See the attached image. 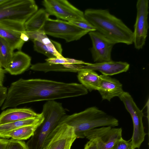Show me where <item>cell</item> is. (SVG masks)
Here are the masks:
<instances>
[{
  "mask_svg": "<svg viewBox=\"0 0 149 149\" xmlns=\"http://www.w3.org/2000/svg\"><path fill=\"white\" fill-rule=\"evenodd\" d=\"M42 30L46 35L70 42L79 40L89 31L82 29L69 22L49 18Z\"/></svg>",
  "mask_w": 149,
  "mask_h": 149,
  "instance_id": "8992f818",
  "label": "cell"
},
{
  "mask_svg": "<svg viewBox=\"0 0 149 149\" xmlns=\"http://www.w3.org/2000/svg\"><path fill=\"white\" fill-rule=\"evenodd\" d=\"M49 16L44 9L41 8L38 10L25 23L24 25L26 31L42 30Z\"/></svg>",
  "mask_w": 149,
  "mask_h": 149,
  "instance_id": "ffe728a7",
  "label": "cell"
},
{
  "mask_svg": "<svg viewBox=\"0 0 149 149\" xmlns=\"http://www.w3.org/2000/svg\"><path fill=\"white\" fill-rule=\"evenodd\" d=\"M118 97L123 102L125 109L131 116L140 110L129 93L123 91Z\"/></svg>",
  "mask_w": 149,
  "mask_h": 149,
  "instance_id": "4316f807",
  "label": "cell"
},
{
  "mask_svg": "<svg viewBox=\"0 0 149 149\" xmlns=\"http://www.w3.org/2000/svg\"><path fill=\"white\" fill-rule=\"evenodd\" d=\"M0 36L7 42L13 50L20 51L25 42L20 38V36L11 31L0 27Z\"/></svg>",
  "mask_w": 149,
  "mask_h": 149,
  "instance_id": "603a6c76",
  "label": "cell"
},
{
  "mask_svg": "<svg viewBox=\"0 0 149 149\" xmlns=\"http://www.w3.org/2000/svg\"><path fill=\"white\" fill-rule=\"evenodd\" d=\"M46 62L55 64H77L85 65L86 62L82 61L77 60L73 58H47Z\"/></svg>",
  "mask_w": 149,
  "mask_h": 149,
  "instance_id": "83f0119b",
  "label": "cell"
},
{
  "mask_svg": "<svg viewBox=\"0 0 149 149\" xmlns=\"http://www.w3.org/2000/svg\"><path fill=\"white\" fill-rule=\"evenodd\" d=\"M6 149H29L25 142L13 139L8 140Z\"/></svg>",
  "mask_w": 149,
  "mask_h": 149,
  "instance_id": "f546056e",
  "label": "cell"
},
{
  "mask_svg": "<svg viewBox=\"0 0 149 149\" xmlns=\"http://www.w3.org/2000/svg\"><path fill=\"white\" fill-rule=\"evenodd\" d=\"M38 126H29L21 127L7 133L2 138L8 139L11 138L18 140H26L31 137Z\"/></svg>",
  "mask_w": 149,
  "mask_h": 149,
  "instance_id": "7402d4cb",
  "label": "cell"
},
{
  "mask_svg": "<svg viewBox=\"0 0 149 149\" xmlns=\"http://www.w3.org/2000/svg\"><path fill=\"white\" fill-rule=\"evenodd\" d=\"M131 139L126 141L122 138L117 140L110 149H135Z\"/></svg>",
  "mask_w": 149,
  "mask_h": 149,
  "instance_id": "f1b7e54d",
  "label": "cell"
},
{
  "mask_svg": "<svg viewBox=\"0 0 149 149\" xmlns=\"http://www.w3.org/2000/svg\"><path fill=\"white\" fill-rule=\"evenodd\" d=\"M6 71L4 69H0V87L3 86V83L5 77V73Z\"/></svg>",
  "mask_w": 149,
  "mask_h": 149,
  "instance_id": "e575fe53",
  "label": "cell"
},
{
  "mask_svg": "<svg viewBox=\"0 0 149 149\" xmlns=\"http://www.w3.org/2000/svg\"><path fill=\"white\" fill-rule=\"evenodd\" d=\"M41 115V113H37L29 108L8 109L3 111L0 114V125L38 117Z\"/></svg>",
  "mask_w": 149,
  "mask_h": 149,
  "instance_id": "5bb4252c",
  "label": "cell"
},
{
  "mask_svg": "<svg viewBox=\"0 0 149 149\" xmlns=\"http://www.w3.org/2000/svg\"><path fill=\"white\" fill-rule=\"evenodd\" d=\"M69 22L82 29L89 32L96 31L95 27L88 21H72Z\"/></svg>",
  "mask_w": 149,
  "mask_h": 149,
  "instance_id": "4dcf8cb0",
  "label": "cell"
},
{
  "mask_svg": "<svg viewBox=\"0 0 149 149\" xmlns=\"http://www.w3.org/2000/svg\"><path fill=\"white\" fill-rule=\"evenodd\" d=\"M31 57L26 54L19 51L14 52L12 57L4 69L6 72L13 75L22 74L31 65Z\"/></svg>",
  "mask_w": 149,
  "mask_h": 149,
  "instance_id": "9a60e30c",
  "label": "cell"
},
{
  "mask_svg": "<svg viewBox=\"0 0 149 149\" xmlns=\"http://www.w3.org/2000/svg\"><path fill=\"white\" fill-rule=\"evenodd\" d=\"M34 50L41 53L48 58L62 57V49L60 43L56 42L51 45H44L36 40H33Z\"/></svg>",
  "mask_w": 149,
  "mask_h": 149,
  "instance_id": "44dd1931",
  "label": "cell"
},
{
  "mask_svg": "<svg viewBox=\"0 0 149 149\" xmlns=\"http://www.w3.org/2000/svg\"><path fill=\"white\" fill-rule=\"evenodd\" d=\"M8 139L0 138V149H6Z\"/></svg>",
  "mask_w": 149,
  "mask_h": 149,
  "instance_id": "836d02e7",
  "label": "cell"
},
{
  "mask_svg": "<svg viewBox=\"0 0 149 149\" xmlns=\"http://www.w3.org/2000/svg\"><path fill=\"white\" fill-rule=\"evenodd\" d=\"M122 129L110 126L96 128L84 134L85 137L94 141L98 149H110L115 142L122 138Z\"/></svg>",
  "mask_w": 149,
  "mask_h": 149,
  "instance_id": "30bf717a",
  "label": "cell"
},
{
  "mask_svg": "<svg viewBox=\"0 0 149 149\" xmlns=\"http://www.w3.org/2000/svg\"><path fill=\"white\" fill-rule=\"evenodd\" d=\"M88 33L92 42L90 51L93 61L99 63L111 61V53L115 44L96 31Z\"/></svg>",
  "mask_w": 149,
  "mask_h": 149,
  "instance_id": "8fae6325",
  "label": "cell"
},
{
  "mask_svg": "<svg viewBox=\"0 0 149 149\" xmlns=\"http://www.w3.org/2000/svg\"><path fill=\"white\" fill-rule=\"evenodd\" d=\"M7 91V88L3 86L0 87V107L2 106L6 98Z\"/></svg>",
  "mask_w": 149,
  "mask_h": 149,
  "instance_id": "1f68e13d",
  "label": "cell"
},
{
  "mask_svg": "<svg viewBox=\"0 0 149 149\" xmlns=\"http://www.w3.org/2000/svg\"><path fill=\"white\" fill-rule=\"evenodd\" d=\"M37 117L16 121L0 125V138L7 133L19 127L29 126H38L43 121L44 117L42 113Z\"/></svg>",
  "mask_w": 149,
  "mask_h": 149,
  "instance_id": "d6986e66",
  "label": "cell"
},
{
  "mask_svg": "<svg viewBox=\"0 0 149 149\" xmlns=\"http://www.w3.org/2000/svg\"><path fill=\"white\" fill-rule=\"evenodd\" d=\"M24 33L31 40H36L45 45H52L55 42V41L50 39L42 30L35 31H25Z\"/></svg>",
  "mask_w": 149,
  "mask_h": 149,
  "instance_id": "484cf974",
  "label": "cell"
},
{
  "mask_svg": "<svg viewBox=\"0 0 149 149\" xmlns=\"http://www.w3.org/2000/svg\"><path fill=\"white\" fill-rule=\"evenodd\" d=\"M42 4L49 15L68 22L87 21L84 13L66 0H44Z\"/></svg>",
  "mask_w": 149,
  "mask_h": 149,
  "instance_id": "52a82bcc",
  "label": "cell"
},
{
  "mask_svg": "<svg viewBox=\"0 0 149 149\" xmlns=\"http://www.w3.org/2000/svg\"><path fill=\"white\" fill-rule=\"evenodd\" d=\"M86 20L97 31L115 44L133 43V31L107 9L88 8L84 13Z\"/></svg>",
  "mask_w": 149,
  "mask_h": 149,
  "instance_id": "7a4b0ae2",
  "label": "cell"
},
{
  "mask_svg": "<svg viewBox=\"0 0 149 149\" xmlns=\"http://www.w3.org/2000/svg\"><path fill=\"white\" fill-rule=\"evenodd\" d=\"M24 23L16 21L4 20L0 21V27L13 31L20 35L25 31Z\"/></svg>",
  "mask_w": 149,
  "mask_h": 149,
  "instance_id": "d4e9b609",
  "label": "cell"
},
{
  "mask_svg": "<svg viewBox=\"0 0 149 149\" xmlns=\"http://www.w3.org/2000/svg\"><path fill=\"white\" fill-rule=\"evenodd\" d=\"M77 138L72 127L58 123L46 138L42 149H70Z\"/></svg>",
  "mask_w": 149,
  "mask_h": 149,
  "instance_id": "ba28073f",
  "label": "cell"
},
{
  "mask_svg": "<svg viewBox=\"0 0 149 149\" xmlns=\"http://www.w3.org/2000/svg\"><path fill=\"white\" fill-rule=\"evenodd\" d=\"M88 93V90L81 84L21 78L11 84L1 109L31 102L77 97Z\"/></svg>",
  "mask_w": 149,
  "mask_h": 149,
  "instance_id": "6da1fadb",
  "label": "cell"
},
{
  "mask_svg": "<svg viewBox=\"0 0 149 149\" xmlns=\"http://www.w3.org/2000/svg\"><path fill=\"white\" fill-rule=\"evenodd\" d=\"M136 16L133 32V43L138 50L143 48L147 36L149 1L138 0L136 3Z\"/></svg>",
  "mask_w": 149,
  "mask_h": 149,
  "instance_id": "9c48e42d",
  "label": "cell"
},
{
  "mask_svg": "<svg viewBox=\"0 0 149 149\" xmlns=\"http://www.w3.org/2000/svg\"><path fill=\"white\" fill-rule=\"evenodd\" d=\"M38 10L33 0H6L0 4V21L9 20L24 24Z\"/></svg>",
  "mask_w": 149,
  "mask_h": 149,
  "instance_id": "5b68a950",
  "label": "cell"
},
{
  "mask_svg": "<svg viewBox=\"0 0 149 149\" xmlns=\"http://www.w3.org/2000/svg\"><path fill=\"white\" fill-rule=\"evenodd\" d=\"M84 149H98V148L94 141L89 140L85 145Z\"/></svg>",
  "mask_w": 149,
  "mask_h": 149,
  "instance_id": "d6a6232c",
  "label": "cell"
},
{
  "mask_svg": "<svg viewBox=\"0 0 149 149\" xmlns=\"http://www.w3.org/2000/svg\"><path fill=\"white\" fill-rule=\"evenodd\" d=\"M13 51L5 40L0 36V63L2 68H6L12 57Z\"/></svg>",
  "mask_w": 149,
  "mask_h": 149,
  "instance_id": "cb8c5ba5",
  "label": "cell"
},
{
  "mask_svg": "<svg viewBox=\"0 0 149 149\" xmlns=\"http://www.w3.org/2000/svg\"><path fill=\"white\" fill-rule=\"evenodd\" d=\"M78 79L83 86L88 90L91 92L97 90L100 82V78L95 71L84 70L79 71Z\"/></svg>",
  "mask_w": 149,
  "mask_h": 149,
  "instance_id": "ac0fdd59",
  "label": "cell"
},
{
  "mask_svg": "<svg viewBox=\"0 0 149 149\" xmlns=\"http://www.w3.org/2000/svg\"><path fill=\"white\" fill-rule=\"evenodd\" d=\"M143 116L142 111L140 110L131 116L133 125V131L131 139L135 148H139L147 134L145 132L143 122Z\"/></svg>",
  "mask_w": 149,
  "mask_h": 149,
  "instance_id": "2e32d148",
  "label": "cell"
},
{
  "mask_svg": "<svg viewBox=\"0 0 149 149\" xmlns=\"http://www.w3.org/2000/svg\"><path fill=\"white\" fill-rule=\"evenodd\" d=\"M20 37V39L24 42H27L29 40V37L23 33H21Z\"/></svg>",
  "mask_w": 149,
  "mask_h": 149,
  "instance_id": "d590c367",
  "label": "cell"
},
{
  "mask_svg": "<svg viewBox=\"0 0 149 149\" xmlns=\"http://www.w3.org/2000/svg\"><path fill=\"white\" fill-rule=\"evenodd\" d=\"M100 76V82L97 91L102 100L110 101L113 98L118 97L124 91L122 84L117 79L102 74Z\"/></svg>",
  "mask_w": 149,
  "mask_h": 149,
  "instance_id": "4fadbf2b",
  "label": "cell"
},
{
  "mask_svg": "<svg viewBox=\"0 0 149 149\" xmlns=\"http://www.w3.org/2000/svg\"><path fill=\"white\" fill-rule=\"evenodd\" d=\"M42 113L44 120L26 143L29 149H42L47 137L66 115L62 104L54 100L46 102L43 106Z\"/></svg>",
  "mask_w": 149,
  "mask_h": 149,
  "instance_id": "277c9868",
  "label": "cell"
},
{
  "mask_svg": "<svg viewBox=\"0 0 149 149\" xmlns=\"http://www.w3.org/2000/svg\"><path fill=\"white\" fill-rule=\"evenodd\" d=\"M1 68H2V67L1 66V64H0V69H1Z\"/></svg>",
  "mask_w": 149,
  "mask_h": 149,
  "instance_id": "74e56055",
  "label": "cell"
},
{
  "mask_svg": "<svg viewBox=\"0 0 149 149\" xmlns=\"http://www.w3.org/2000/svg\"><path fill=\"white\" fill-rule=\"evenodd\" d=\"M6 0H0V4L4 2Z\"/></svg>",
  "mask_w": 149,
  "mask_h": 149,
  "instance_id": "8d00e7d4",
  "label": "cell"
},
{
  "mask_svg": "<svg viewBox=\"0 0 149 149\" xmlns=\"http://www.w3.org/2000/svg\"><path fill=\"white\" fill-rule=\"evenodd\" d=\"M130 64L123 61L112 60L92 63H86L82 68V70L98 71L102 75L111 76L127 72L129 69Z\"/></svg>",
  "mask_w": 149,
  "mask_h": 149,
  "instance_id": "7c38bea8",
  "label": "cell"
},
{
  "mask_svg": "<svg viewBox=\"0 0 149 149\" xmlns=\"http://www.w3.org/2000/svg\"><path fill=\"white\" fill-rule=\"evenodd\" d=\"M84 65L77 64H55L46 62L33 65L30 69L34 71L44 72L51 71L78 72L82 70Z\"/></svg>",
  "mask_w": 149,
  "mask_h": 149,
  "instance_id": "e0dca14e",
  "label": "cell"
},
{
  "mask_svg": "<svg viewBox=\"0 0 149 149\" xmlns=\"http://www.w3.org/2000/svg\"><path fill=\"white\" fill-rule=\"evenodd\" d=\"M58 123L72 127L77 138H85L84 134L94 128L104 126L114 127L119 125L116 118L95 107L71 115H65Z\"/></svg>",
  "mask_w": 149,
  "mask_h": 149,
  "instance_id": "3957f363",
  "label": "cell"
}]
</instances>
